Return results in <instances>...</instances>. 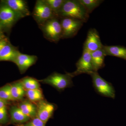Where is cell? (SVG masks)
Segmentation results:
<instances>
[{"label": "cell", "instance_id": "cell-1", "mask_svg": "<svg viewBox=\"0 0 126 126\" xmlns=\"http://www.w3.org/2000/svg\"><path fill=\"white\" fill-rule=\"evenodd\" d=\"M61 18H70L86 22L89 14L79 0H65L58 14Z\"/></svg>", "mask_w": 126, "mask_h": 126}, {"label": "cell", "instance_id": "cell-2", "mask_svg": "<svg viewBox=\"0 0 126 126\" xmlns=\"http://www.w3.org/2000/svg\"><path fill=\"white\" fill-rule=\"evenodd\" d=\"M72 78L68 73L63 74L54 72L46 78L38 81L40 82L50 85L61 92L73 86Z\"/></svg>", "mask_w": 126, "mask_h": 126}, {"label": "cell", "instance_id": "cell-3", "mask_svg": "<svg viewBox=\"0 0 126 126\" xmlns=\"http://www.w3.org/2000/svg\"><path fill=\"white\" fill-rule=\"evenodd\" d=\"M58 18L57 17L52 18L39 26L46 38L55 43L62 38V28Z\"/></svg>", "mask_w": 126, "mask_h": 126}, {"label": "cell", "instance_id": "cell-4", "mask_svg": "<svg viewBox=\"0 0 126 126\" xmlns=\"http://www.w3.org/2000/svg\"><path fill=\"white\" fill-rule=\"evenodd\" d=\"M90 75L92 79L93 86L98 94L103 96L115 98V89L111 83L102 78L97 72H93Z\"/></svg>", "mask_w": 126, "mask_h": 126}, {"label": "cell", "instance_id": "cell-5", "mask_svg": "<svg viewBox=\"0 0 126 126\" xmlns=\"http://www.w3.org/2000/svg\"><path fill=\"white\" fill-rule=\"evenodd\" d=\"M32 16L39 26L49 20L57 17L44 0L36 1Z\"/></svg>", "mask_w": 126, "mask_h": 126}, {"label": "cell", "instance_id": "cell-6", "mask_svg": "<svg viewBox=\"0 0 126 126\" xmlns=\"http://www.w3.org/2000/svg\"><path fill=\"white\" fill-rule=\"evenodd\" d=\"M20 18L5 2L0 4V23L3 30L11 29Z\"/></svg>", "mask_w": 126, "mask_h": 126}, {"label": "cell", "instance_id": "cell-7", "mask_svg": "<svg viewBox=\"0 0 126 126\" xmlns=\"http://www.w3.org/2000/svg\"><path fill=\"white\" fill-rule=\"evenodd\" d=\"M60 21L62 30L61 39L72 38L76 35L84 22L70 18H61Z\"/></svg>", "mask_w": 126, "mask_h": 126}, {"label": "cell", "instance_id": "cell-8", "mask_svg": "<svg viewBox=\"0 0 126 126\" xmlns=\"http://www.w3.org/2000/svg\"><path fill=\"white\" fill-rule=\"evenodd\" d=\"M76 71L73 73H69L72 78L82 74L90 75L94 72L92 63L91 53L83 50L82 55L76 63Z\"/></svg>", "mask_w": 126, "mask_h": 126}, {"label": "cell", "instance_id": "cell-9", "mask_svg": "<svg viewBox=\"0 0 126 126\" xmlns=\"http://www.w3.org/2000/svg\"><path fill=\"white\" fill-rule=\"evenodd\" d=\"M103 46L96 30L94 29L89 30L86 41L84 44L83 50L91 53L102 48Z\"/></svg>", "mask_w": 126, "mask_h": 126}, {"label": "cell", "instance_id": "cell-10", "mask_svg": "<svg viewBox=\"0 0 126 126\" xmlns=\"http://www.w3.org/2000/svg\"><path fill=\"white\" fill-rule=\"evenodd\" d=\"M37 108L36 117L45 124L52 117L56 108L54 104L44 99L38 102Z\"/></svg>", "mask_w": 126, "mask_h": 126}, {"label": "cell", "instance_id": "cell-11", "mask_svg": "<svg viewBox=\"0 0 126 126\" xmlns=\"http://www.w3.org/2000/svg\"><path fill=\"white\" fill-rule=\"evenodd\" d=\"M16 13L20 19L29 16L30 12L27 2L23 0H2Z\"/></svg>", "mask_w": 126, "mask_h": 126}, {"label": "cell", "instance_id": "cell-12", "mask_svg": "<svg viewBox=\"0 0 126 126\" xmlns=\"http://www.w3.org/2000/svg\"><path fill=\"white\" fill-rule=\"evenodd\" d=\"M37 59L35 55L24 54L19 52L13 63L18 66L21 73L23 74L36 63Z\"/></svg>", "mask_w": 126, "mask_h": 126}, {"label": "cell", "instance_id": "cell-13", "mask_svg": "<svg viewBox=\"0 0 126 126\" xmlns=\"http://www.w3.org/2000/svg\"><path fill=\"white\" fill-rule=\"evenodd\" d=\"M19 52L16 47L12 45L9 42L0 52V61H10L13 62Z\"/></svg>", "mask_w": 126, "mask_h": 126}, {"label": "cell", "instance_id": "cell-14", "mask_svg": "<svg viewBox=\"0 0 126 126\" xmlns=\"http://www.w3.org/2000/svg\"><path fill=\"white\" fill-rule=\"evenodd\" d=\"M10 114L12 122L17 125L24 124L31 119L23 113L18 106L12 107L10 110Z\"/></svg>", "mask_w": 126, "mask_h": 126}, {"label": "cell", "instance_id": "cell-15", "mask_svg": "<svg viewBox=\"0 0 126 126\" xmlns=\"http://www.w3.org/2000/svg\"><path fill=\"white\" fill-rule=\"evenodd\" d=\"M106 56L103 48L91 53L92 63L94 72H97L104 67V59Z\"/></svg>", "mask_w": 126, "mask_h": 126}, {"label": "cell", "instance_id": "cell-16", "mask_svg": "<svg viewBox=\"0 0 126 126\" xmlns=\"http://www.w3.org/2000/svg\"><path fill=\"white\" fill-rule=\"evenodd\" d=\"M23 113L31 119L36 117L37 114V105L29 100L21 102L18 106Z\"/></svg>", "mask_w": 126, "mask_h": 126}, {"label": "cell", "instance_id": "cell-17", "mask_svg": "<svg viewBox=\"0 0 126 126\" xmlns=\"http://www.w3.org/2000/svg\"><path fill=\"white\" fill-rule=\"evenodd\" d=\"M106 55L116 56L126 60V48L117 46H103Z\"/></svg>", "mask_w": 126, "mask_h": 126}, {"label": "cell", "instance_id": "cell-18", "mask_svg": "<svg viewBox=\"0 0 126 126\" xmlns=\"http://www.w3.org/2000/svg\"><path fill=\"white\" fill-rule=\"evenodd\" d=\"M11 86L12 96L14 101L23 100L26 95V90L23 87L20 80L11 84Z\"/></svg>", "mask_w": 126, "mask_h": 126}, {"label": "cell", "instance_id": "cell-19", "mask_svg": "<svg viewBox=\"0 0 126 126\" xmlns=\"http://www.w3.org/2000/svg\"><path fill=\"white\" fill-rule=\"evenodd\" d=\"M20 80L26 90L40 89V82L34 78L26 77Z\"/></svg>", "mask_w": 126, "mask_h": 126}, {"label": "cell", "instance_id": "cell-20", "mask_svg": "<svg viewBox=\"0 0 126 126\" xmlns=\"http://www.w3.org/2000/svg\"><path fill=\"white\" fill-rule=\"evenodd\" d=\"M26 95L28 100L33 103L38 102L44 99L43 93L40 89L26 90Z\"/></svg>", "mask_w": 126, "mask_h": 126}, {"label": "cell", "instance_id": "cell-21", "mask_svg": "<svg viewBox=\"0 0 126 126\" xmlns=\"http://www.w3.org/2000/svg\"><path fill=\"white\" fill-rule=\"evenodd\" d=\"M89 14L96 8L103 0H79Z\"/></svg>", "mask_w": 126, "mask_h": 126}, {"label": "cell", "instance_id": "cell-22", "mask_svg": "<svg viewBox=\"0 0 126 126\" xmlns=\"http://www.w3.org/2000/svg\"><path fill=\"white\" fill-rule=\"evenodd\" d=\"M55 16L58 18V14L65 0H44Z\"/></svg>", "mask_w": 126, "mask_h": 126}, {"label": "cell", "instance_id": "cell-23", "mask_svg": "<svg viewBox=\"0 0 126 126\" xmlns=\"http://www.w3.org/2000/svg\"><path fill=\"white\" fill-rule=\"evenodd\" d=\"M0 98L7 102L14 101L12 96L11 84H6L0 88Z\"/></svg>", "mask_w": 126, "mask_h": 126}, {"label": "cell", "instance_id": "cell-24", "mask_svg": "<svg viewBox=\"0 0 126 126\" xmlns=\"http://www.w3.org/2000/svg\"><path fill=\"white\" fill-rule=\"evenodd\" d=\"M45 124L38 117L32 119L29 122L23 124H17V126H45Z\"/></svg>", "mask_w": 126, "mask_h": 126}, {"label": "cell", "instance_id": "cell-25", "mask_svg": "<svg viewBox=\"0 0 126 126\" xmlns=\"http://www.w3.org/2000/svg\"><path fill=\"white\" fill-rule=\"evenodd\" d=\"M8 122L9 117L7 108L5 107L0 109V125H4L8 123Z\"/></svg>", "mask_w": 126, "mask_h": 126}, {"label": "cell", "instance_id": "cell-26", "mask_svg": "<svg viewBox=\"0 0 126 126\" xmlns=\"http://www.w3.org/2000/svg\"><path fill=\"white\" fill-rule=\"evenodd\" d=\"M9 42L7 38H4L0 39V52L1 51L3 47Z\"/></svg>", "mask_w": 126, "mask_h": 126}, {"label": "cell", "instance_id": "cell-27", "mask_svg": "<svg viewBox=\"0 0 126 126\" xmlns=\"http://www.w3.org/2000/svg\"><path fill=\"white\" fill-rule=\"evenodd\" d=\"M8 102L4 101L0 98V109L6 107Z\"/></svg>", "mask_w": 126, "mask_h": 126}, {"label": "cell", "instance_id": "cell-28", "mask_svg": "<svg viewBox=\"0 0 126 126\" xmlns=\"http://www.w3.org/2000/svg\"><path fill=\"white\" fill-rule=\"evenodd\" d=\"M3 31L4 30L2 29V26L0 23V39H3L6 38L4 35Z\"/></svg>", "mask_w": 126, "mask_h": 126}]
</instances>
